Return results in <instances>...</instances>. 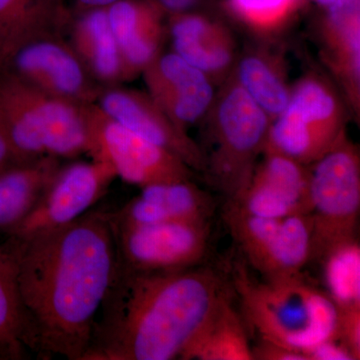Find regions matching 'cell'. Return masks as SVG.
Returning <instances> with one entry per match:
<instances>
[{
	"mask_svg": "<svg viewBox=\"0 0 360 360\" xmlns=\"http://www.w3.org/2000/svg\"><path fill=\"white\" fill-rule=\"evenodd\" d=\"M13 257L30 349L40 359L84 360L115 277V232L108 212L4 243Z\"/></svg>",
	"mask_w": 360,
	"mask_h": 360,
	"instance_id": "obj_1",
	"label": "cell"
},
{
	"mask_svg": "<svg viewBox=\"0 0 360 360\" xmlns=\"http://www.w3.org/2000/svg\"><path fill=\"white\" fill-rule=\"evenodd\" d=\"M232 295L231 281L202 265L142 272L116 264L84 360L179 359Z\"/></svg>",
	"mask_w": 360,
	"mask_h": 360,
	"instance_id": "obj_2",
	"label": "cell"
},
{
	"mask_svg": "<svg viewBox=\"0 0 360 360\" xmlns=\"http://www.w3.org/2000/svg\"><path fill=\"white\" fill-rule=\"evenodd\" d=\"M231 276L243 319L262 340L303 355L323 341L338 340L335 303L302 276L258 281L239 262Z\"/></svg>",
	"mask_w": 360,
	"mask_h": 360,
	"instance_id": "obj_3",
	"label": "cell"
},
{
	"mask_svg": "<svg viewBox=\"0 0 360 360\" xmlns=\"http://www.w3.org/2000/svg\"><path fill=\"white\" fill-rule=\"evenodd\" d=\"M200 123L203 174L226 201L233 200L248 186L258 158L264 153L271 122L238 82L229 77L219 85Z\"/></svg>",
	"mask_w": 360,
	"mask_h": 360,
	"instance_id": "obj_4",
	"label": "cell"
},
{
	"mask_svg": "<svg viewBox=\"0 0 360 360\" xmlns=\"http://www.w3.org/2000/svg\"><path fill=\"white\" fill-rule=\"evenodd\" d=\"M82 106L51 96L0 68V123L22 161L89 155Z\"/></svg>",
	"mask_w": 360,
	"mask_h": 360,
	"instance_id": "obj_5",
	"label": "cell"
},
{
	"mask_svg": "<svg viewBox=\"0 0 360 360\" xmlns=\"http://www.w3.org/2000/svg\"><path fill=\"white\" fill-rule=\"evenodd\" d=\"M307 167L312 222L310 262L321 264L338 248L359 239V149L345 131L333 148Z\"/></svg>",
	"mask_w": 360,
	"mask_h": 360,
	"instance_id": "obj_6",
	"label": "cell"
},
{
	"mask_svg": "<svg viewBox=\"0 0 360 360\" xmlns=\"http://www.w3.org/2000/svg\"><path fill=\"white\" fill-rule=\"evenodd\" d=\"M347 110L330 79L307 73L291 85L285 108L270 123L264 151L311 165L347 131Z\"/></svg>",
	"mask_w": 360,
	"mask_h": 360,
	"instance_id": "obj_7",
	"label": "cell"
},
{
	"mask_svg": "<svg viewBox=\"0 0 360 360\" xmlns=\"http://www.w3.org/2000/svg\"><path fill=\"white\" fill-rule=\"evenodd\" d=\"M82 108L89 129V155L110 165L123 181L142 188L193 177V170L179 156L116 122L96 103Z\"/></svg>",
	"mask_w": 360,
	"mask_h": 360,
	"instance_id": "obj_8",
	"label": "cell"
},
{
	"mask_svg": "<svg viewBox=\"0 0 360 360\" xmlns=\"http://www.w3.org/2000/svg\"><path fill=\"white\" fill-rule=\"evenodd\" d=\"M113 229L117 264L134 271H175L198 266L210 248V221L163 222Z\"/></svg>",
	"mask_w": 360,
	"mask_h": 360,
	"instance_id": "obj_9",
	"label": "cell"
},
{
	"mask_svg": "<svg viewBox=\"0 0 360 360\" xmlns=\"http://www.w3.org/2000/svg\"><path fill=\"white\" fill-rule=\"evenodd\" d=\"M0 68L51 96L78 104L96 103L101 92L60 34L21 42L0 58Z\"/></svg>",
	"mask_w": 360,
	"mask_h": 360,
	"instance_id": "obj_10",
	"label": "cell"
},
{
	"mask_svg": "<svg viewBox=\"0 0 360 360\" xmlns=\"http://www.w3.org/2000/svg\"><path fill=\"white\" fill-rule=\"evenodd\" d=\"M116 177L101 161L61 165L32 212L7 238H27L75 221L103 198Z\"/></svg>",
	"mask_w": 360,
	"mask_h": 360,
	"instance_id": "obj_11",
	"label": "cell"
},
{
	"mask_svg": "<svg viewBox=\"0 0 360 360\" xmlns=\"http://www.w3.org/2000/svg\"><path fill=\"white\" fill-rule=\"evenodd\" d=\"M262 155L248 186L226 203L269 219L309 214V167L278 153L264 151Z\"/></svg>",
	"mask_w": 360,
	"mask_h": 360,
	"instance_id": "obj_12",
	"label": "cell"
},
{
	"mask_svg": "<svg viewBox=\"0 0 360 360\" xmlns=\"http://www.w3.org/2000/svg\"><path fill=\"white\" fill-rule=\"evenodd\" d=\"M96 103L116 122L179 156L193 172H205L200 144L175 124L148 92L112 87L99 92Z\"/></svg>",
	"mask_w": 360,
	"mask_h": 360,
	"instance_id": "obj_13",
	"label": "cell"
},
{
	"mask_svg": "<svg viewBox=\"0 0 360 360\" xmlns=\"http://www.w3.org/2000/svg\"><path fill=\"white\" fill-rule=\"evenodd\" d=\"M142 75L151 98L186 131L205 117L217 94L207 75L174 51H161Z\"/></svg>",
	"mask_w": 360,
	"mask_h": 360,
	"instance_id": "obj_14",
	"label": "cell"
},
{
	"mask_svg": "<svg viewBox=\"0 0 360 360\" xmlns=\"http://www.w3.org/2000/svg\"><path fill=\"white\" fill-rule=\"evenodd\" d=\"M321 59L352 115H360V0H336L316 28Z\"/></svg>",
	"mask_w": 360,
	"mask_h": 360,
	"instance_id": "obj_15",
	"label": "cell"
},
{
	"mask_svg": "<svg viewBox=\"0 0 360 360\" xmlns=\"http://www.w3.org/2000/svg\"><path fill=\"white\" fill-rule=\"evenodd\" d=\"M167 32L172 51L202 71L215 85L231 75L239 51L236 39L224 23L205 14H172Z\"/></svg>",
	"mask_w": 360,
	"mask_h": 360,
	"instance_id": "obj_16",
	"label": "cell"
},
{
	"mask_svg": "<svg viewBox=\"0 0 360 360\" xmlns=\"http://www.w3.org/2000/svg\"><path fill=\"white\" fill-rule=\"evenodd\" d=\"M212 196L191 180L151 184L115 212H108L115 227L174 221H210Z\"/></svg>",
	"mask_w": 360,
	"mask_h": 360,
	"instance_id": "obj_17",
	"label": "cell"
},
{
	"mask_svg": "<svg viewBox=\"0 0 360 360\" xmlns=\"http://www.w3.org/2000/svg\"><path fill=\"white\" fill-rule=\"evenodd\" d=\"M129 78L143 70L160 53L167 28L155 1L120 0L106 8Z\"/></svg>",
	"mask_w": 360,
	"mask_h": 360,
	"instance_id": "obj_18",
	"label": "cell"
},
{
	"mask_svg": "<svg viewBox=\"0 0 360 360\" xmlns=\"http://www.w3.org/2000/svg\"><path fill=\"white\" fill-rule=\"evenodd\" d=\"M70 39L73 51L96 82L115 86L129 79L106 8L84 11L71 26Z\"/></svg>",
	"mask_w": 360,
	"mask_h": 360,
	"instance_id": "obj_19",
	"label": "cell"
},
{
	"mask_svg": "<svg viewBox=\"0 0 360 360\" xmlns=\"http://www.w3.org/2000/svg\"><path fill=\"white\" fill-rule=\"evenodd\" d=\"M60 160L41 156L0 172V234L9 236L39 202Z\"/></svg>",
	"mask_w": 360,
	"mask_h": 360,
	"instance_id": "obj_20",
	"label": "cell"
},
{
	"mask_svg": "<svg viewBox=\"0 0 360 360\" xmlns=\"http://www.w3.org/2000/svg\"><path fill=\"white\" fill-rule=\"evenodd\" d=\"M229 77L266 113L270 122L290 101L291 85L283 58L269 47L259 45L239 52Z\"/></svg>",
	"mask_w": 360,
	"mask_h": 360,
	"instance_id": "obj_21",
	"label": "cell"
},
{
	"mask_svg": "<svg viewBox=\"0 0 360 360\" xmlns=\"http://www.w3.org/2000/svg\"><path fill=\"white\" fill-rule=\"evenodd\" d=\"M233 295L220 304L210 321L179 355L184 360H253L243 315L234 309Z\"/></svg>",
	"mask_w": 360,
	"mask_h": 360,
	"instance_id": "obj_22",
	"label": "cell"
},
{
	"mask_svg": "<svg viewBox=\"0 0 360 360\" xmlns=\"http://www.w3.org/2000/svg\"><path fill=\"white\" fill-rule=\"evenodd\" d=\"M224 219L248 264L265 276L274 271L283 255V219H269L243 212L226 203Z\"/></svg>",
	"mask_w": 360,
	"mask_h": 360,
	"instance_id": "obj_23",
	"label": "cell"
},
{
	"mask_svg": "<svg viewBox=\"0 0 360 360\" xmlns=\"http://www.w3.org/2000/svg\"><path fill=\"white\" fill-rule=\"evenodd\" d=\"M66 23L63 0H0V58L25 40L60 34Z\"/></svg>",
	"mask_w": 360,
	"mask_h": 360,
	"instance_id": "obj_24",
	"label": "cell"
},
{
	"mask_svg": "<svg viewBox=\"0 0 360 360\" xmlns=\"http://www.w3.org/2000/svg\"><path fill=\"white\" fill-rule=\"evenodd\" d=\"M30 335L11 253L0 245V360L25 359Z\"/></svg>",
	"mask_w": 360,
	"mask_h": 360,
	"instance_id": "obj_25",
	"label": "cell"
},
{
	"mask_svg": "<svg viewBox=\"0 0 360 360\" xmlns=\"http://www.w3.org/2000/svg\"><path fill=\"white\" fill-rule=\"evenodd\" d=\"M328 295L338 310L360 307L359 239L331 252L321 262Z\"/></svg>",
	"mask_w": 360,
	"mask_h": 360,
	"instance_id": "obj_26",
	"label": "cell"
},
{
	"mask_svg": "<svg viewBox=\"0 0 360 360\" xmlns=\"http://www.w3.org/2000/svg\"><path fill=\"white\" fill-rule=\"evenodd\" d=\"M231 13L260 37H274L290 22L300 0H227Z\"/></svg>",
	"mask_w": 360,
	"mask_h": 360,
	"instance_id": "obj_27",
	"label": "cell"
},
{
	"mask_svg": "<svg viewBox=\"0 0 360 360\" xmlns=\"http://www.w3.org/2000/svg\"><path fill=\"white\" fill-rule=\"evenodd\" d=\"M338 340H340L354 360L360 359V307L338 310Z\"/></svg>",
	"mask_w": 360,
	"mask_h": 360,
	"instance_id": "obj_28",
	"label": "cell"
},
{
	"mask_svg": "<svg viewBox=\"0 0 360 360\" xmlns=\"http://www.w3.org/2000/svg\"><path fill=\"white\" fill-rule=\"evenodd\" d=\"M307 360H354L347 347L338 340H329L304 352Z\"/></svg>",
	"mask_w": 360,
	"mask_h": 360,
	"instance_id": "obj_29",
	"label": "cell"
},
{
	"mask_svg": "<svg viewBox=\"0 0 360 360\" xmlns=\"http://www.w3.org/2000/svg\"><path fill=\"white\" fill-rule=\"evenodd\" d=\"M252 357L253 360H307L300 352L264 340L252 347Z\"/></svg>",
	"mask_w": 360,
	"mask_h": 360,
	"instance_id": "obj_30",
	"label": "cell"
},
{
	"mask_svg": "<svg viewBox=\"0 0 360 360\" xmlns=\"http://www.w3.org/2000/svg\"><path fill=\"white\" fill-rule=\"evenodd\" d=\"M21 162H25V161L21 160L14 153L13 146L7 139L4 127L0 123V172Z\"/></svg>",
	"mask_w": 360,
	"mask_h": 360,
	"instance_id": "obj_31",
	"label": "cell"
},
{
	"mask_svg": "<svg viewBox=\"0 0 360 360\" xmlns=\"http://www.w3.org/2000/svg\"><path fill=\"white\" fill-rule=\"evenodd\" d=\"M165 13L177 14L191 11L200 0H155Z\"/></svg>",
	"mask_w": 360,
	"mask_h": 360,
	"instance_id": "obj_32",
	"label": "cell"
},
{
	"mask_svg": "<svg viewBox=\"0 0 360 360\" xmlns=\"http://www.w3.org/2000/svg\"><path fill=\"white\" fill-rule=\"evenodd\" d=\"M120 0H77V6L82 11H91L96 8H108Z\"/></svg>",
	"mask_w": 360,
	"mask_h": 360,
	"instance_id": "obj_33",
	"label": "cell"
},
{
	"mask_svg": "<svg viewBox=\"0 0 360 360\" xmlns=\"http://www.w3.org/2000/svg\"><path fill=\"white\" fill-rule=\"evenodd\" d=\"M335 1L336 0H315V2H316V4H319V6L323 7H328L329 6H331V4H333V2Z\"/></svg>",
	"mask_w": 360,
	"mask_h": 360,
	"instance_id": "obj_34",
	"label": "cell"
}]
</instances>
